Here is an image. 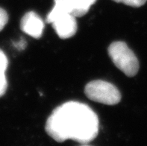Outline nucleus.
Instances as JSON below:
<instances>
[{
	"label": "nucleus",
	"mask_w": 147,
	"mask_h": 146,
	"mask_svg": "<svg viewBox=\"0 0 147 146\" xmlns=\"http://www.w3.org/2000/svg\"><path fill=\"white\" fill-rule=\"evenodd\" d=\"M20 28L28 35L38 39L43 34L44 23L37 13L29 11L21 19Z\"/></svg>",
	"instance_id": "obj_5"
},
{
	"label": "nucleus",
	"mask_w": 147,
	"mask_h": 146,
	"mask_svg": "<svg viewBox=\"0 0 147 146\" xmlns=\"http://www.w3.org/2000/svg\"><path fill=\"white\" fill-rule=\"evenodd\" d=\"M54 1L55 6L47 15V22L52 23L58 37L68 39L77 32L76 17L67 11L63 0Z\"/></svg>",
	"instance_id": "obj_2"
},
{
	"label": "nucleus",
	"mask_w": 147,
	"mask_h": 146,
	"mask_svg": "<svg viewBox=\"0 0 147 146\" xmlns=\"http://www.w3.org/2000/svg\"><path fill=\"white\" fill-rule=\"evenodd\" d=\"M8 21V16L5 11L0 7V32L4 28Z\"/></svg>",
	"instance_id": "obj_9"
},
{
	"label": "nucleus",
	"mask_w": 147,
	"mask_h": 146,
	"mask_svg": "<svg viewBox=\"0 0 147 146\" xmlns=\"http://www.w3.org/2000/svg\"><path fill=\"white\" fill-rule=\"evenodd\" d=\"M118 3H123L126 5L131 6V7H141L146 2L147 0H113Z\"/></svg>",
	"instance_id": "obj_8"
},
{
	"label": "nucleus",
	"mask_w": 147,
	"mask_h": 146,
	"mask_svg": "<svg viewBox=\"0 0 147 146\" xmlns=\"http://www.w3.org/2000/svg\"><path fill=\"white\" fill-rule=\"evenodd\" d=\"M84 93L88 98L93 102L107 105H114L121 100V94L114 85L109 82L97 80L88 83Z\"/></svg>",
	"instance_id": "obj_4"
},
{
	"label": "nucleus",
	"mask_w": 147,
	"mask_h": 146,
	"mask_svg": "<svg viewBox=\"0 0 147 146\" xmlns=\"http://www.w3.org/2000/svg\"><path fill=\"white\" fill-rule=\"evenodd\" d=\"M108 54L116 67L129 77L139 70V62L134 52L124 42H114L108 47Z\"/></svg>",
	"instance_id": "obj_3"
},
{
	"label": "nucleus",
	"mask_w": 147,
	"mask_h": 146,
	"mask_svg": "<svg viewBox=\"0 0 147 146\" xmlns=\"http://www.w3.org/2000/svg\"><path fill=\"white\" fill-rule=\"evenodd\" d=\"M15 46H17V48H18L19 49H24L25 47L26 46V43L24 40H21L20 42H19V43H17L15 44Z\"/></svg>",
	"instance_id": "obj_10"
},
{
	"label": "nucleus",
	"mask_w": 147,
	"mask_h": 146,
	"mask_svg": "<svg viewBox=\"0 0 147 146\" xmlns=\"http://www.w3.org/2000/svg\"><path fill=\"white\" fill-rule=\"evenodd\" d=\"M8 65V61L2 50H0V97L6 92L7 87L5 72Z\"/></svg>",
	"instance_id": "obj_7"
},
{
	"label": "nucleus",
	"mask_w": 147,
	"mask_h": 146,
	"mask_svg": "<svg viewBox=\"0 0 147 146\" xmlns=\"http://www.w3.org/2000/svg\"><path fill=\"white\" fill-rule=\"evenodd\" d=\"M46 131L58 143L72 139L88 144L98 135L99 118L85 104L68 102L52 111L47 121Z\"/></svg>",
	"instance_id": "obj_1"
},
{
	"label": "nucleus",
	"mask_w": 147,
	"mask_h": 146,
	"mask_svg": "<svg viewBox=\"0 0 147 146\" xmlns=\"http://www.w3.org/2000/svg\"><path fill=\"white\" fill-rule=\"evenodd\" d=\"M66 8L76 17H80L88 13L96 0H63Z\"/></svg>",
	"instance_id": "obj_6"
}]
</instances>
